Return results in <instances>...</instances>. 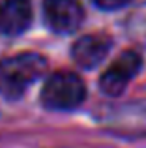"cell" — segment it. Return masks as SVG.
<instances>
[{"mask_svg": "<svg viewBox=\"0 0 146 148\" xmlns=\"http://www.w3.org/2000/svg\"><path fill=\"white\" fill-rule=\"evenodd\" d=\"M47 71V60L38 53H19L0 60V94L19 99L26 88Z\"/></svg>", "mask_w": 146, "mask_h": 148, "instance_id": "1", "label": "cell"}, {"mask_svg": "<svg viewBox=\"0 0 146 148\" xmlns=\"http://www.w3.org/2000/svg\"><path fill=\"white\" fill-rule=\"evenodd\" d=\"M86 99V86L77 73L56 71L41 88V103L49 111H73Z\"/></svg>", "mask_w": 146, "mask_h": 148, "instance_id": "2", "label": "cell"}, {"mask_svg": "<svg viewBox=\"0 0 146 148\" xmlns=\"http://www.w3.org/2000/svg\"><path fill=\"white\" fill-rule=\"evenodd\" d=\"M143 66V58L137 51H124L99 77V88L105 96L116 98L128 88Z\"/></svg>", "mask_w": 146, "mask_h": 148, "instance_id": "3", "label": "cell"}, {"mask_svg": "<svg viewBox=\"0 0 146 148\" xmlns=\"http://www.w3.org/2000/svg\"><path fill=\"white\" fill-rule=\"evenodd\" d=\"M43 19L56 34H73L84 21V10L77 0H43Z\"/></svg>", "mask_w": 146, "mask_h": 148, "instance_id": "4", "label": "cell"}, {"mask_svg": "<svg viewBox=\"0 0 146 148\" xmlns=\"http://www.w3.org/2000/svg\"><path fill=\"white\" fill-rule=\"evenodd\" d=\"M113 47V40L107 34H88L73 43L71 58L79 68L94 69L107 58Z\"/></svg>", "mask_w": 146, "mask_h": 148, "instance_id": "5", "label": "cell"}, {"mask_svg": "<svg viewBox=\"0 0 146 148\" xmlns=\"http://www.w3.org/2000/svg\"><path fill=\"white\" fill-rule=\"evenodd\" d=\"M30 0H0V34L19 36L32 25Z\"/></svg>", "mask_w": 146, "mask_h": 148, "instance_id": "6", "label": "cell"}, {"mask_svg": "<svg viewBox=\"0 0 146 148\" xmlns=\"http://www.w3.org/2000/svg\"><path fill=\"white\" fill-rule=\"evenodd\" d=\"M101 120L113 131L126 135H146V103H135L109 111Z\"/></svg>", "mask_w": 146, "mask_h": 148, "instance_id": "7", "label": "cell"}, {"mask_svg": "<svg viewBox=\"0 0 146 148\" xmlns=\"http://www.w3.org/2000/svg\"><path fill=\"white\" fill-rule=\"evenodd\" d=\"M128 26H129V32H131L133 36L146 43V6L139 8V10L133 13V17L129 19Z\"/></svg>", "mask_w": 146, "mask_h": 148, "instance_id": "8", "label": "cell"}, {"mask_svg": "<svg viewBox=\"0 0 146 148\" xmlns=\"http://www.w3.org/2000/svg\"><path fill=\"white\" fill-rule=\"evenodd\" d=\"M129 2H131V0H92V4H94L96 8H99V10H103V11L122 10V8H126Z\"/></svg>", "mask_w": 146, "mask_h": 148, "instance_id": "9", "label": "cell"}]
</instances>
